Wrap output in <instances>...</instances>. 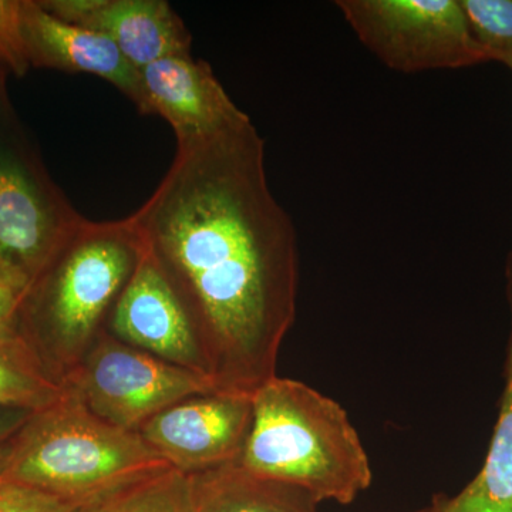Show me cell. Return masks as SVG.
Here are the masks:
<instances>
[{"instance_id":"6da1fadb","label":"cell","mask_w":512,"mask_h":512,"mask_svg":"<svg viewBox=\"0 0 512 512\" xmlns=\"http://www.w3.org/2000/svg\"><path fill=\"white\" fill-rule=\"evenodd\" d=\"M130 217L183 306L218 392L252 396L276 376L295 322L299 254L249 116L177 146L163 181Z\"/></svg>"},{"instance_id":"7a4b0ae2","label":"cell","mask_w":512,"mask_h":512,"mask_svg":"<svg viewBox=\"0 0 512 512\" xmlns=\"http://www.w3.org/2000/svg\"><path fill=\"white\" fill-rule=\"evenodd\" d=\"M146 254L133 218H82L30 282L20 302V333L60 383L106 332L117 299Z\"/></svg>"},{"instance_id":"3957f363","label":"cell","mask_w":512,"mask_h":512,"mask_svg":"<svg viewBox=\"0 0 512 512\" xmlns=\"http://www.w3.org/2000/svg\"><path fill=\"white\" fill-rule=\"evenodd\" d=\"M237 464L319 504H352L373 480L366 448L342 404L278 375L252 394L251 429Z\"/></svg>"},{"instance_id":"277c9868","label":"cell","mask_w":512,"mask_h":512,"mask_svg":"<svg viewBox=\"0 0 512 512\" xmlns=\"http://www.w3.org/2000/svg\"><path fill=\"white\" fill-rule=\"evenodd\" d=\"M168 468L140 434L101 420L64 384L56 402L29 413L16 431L0 478L94 500Z\"/></svg>"},{"instance_id":"5b68a950","label":"cell","mask_w":512,"mask_h":512,"mask_svg":"<svg viewBox=\"0 0 512 512\" xmlns=\"http://www.w3.org/2000/svg\"><path fill=\"white\" fill-rule=\"evenodd\" d=\"M0 64V281L28 288L80 220L9 99Z\"/></svg>"},{"instance_id":"8992f818","label":"cell","mask_w":512,"mask_h":512,"mask_svg":"<svg viewBox=\"0 0 512 512\" xmlns=\"http://www.w3.org/2000/svg\"><path fill=\"white\" fill-rule=\"evenodd\" d=\"M350 28L390 69H461L490 62L458 0H339Z\"/></svg>"},{"instance_id":"52a82bcc","label":"cell","mask_w":512,"mask_h":512,"mask_svg":"<svg viewBox=\"0 0 512 512\" xmlns=\"http://www.w3.org/2000/svg\"><path fill=\"white\" fill-rule=\"evenodd\" d=\"M63 384L101 420L136 433L173 404L218 392L210 377L133 348L107 330Z\"/></svg>"},{"instance_id":"ba28073f","label":"cell","mask_w":512,"mask_h":512,"mask_svg":"<svg viewBox=\"0 0 512 512\" xmlns=\"http://www.w3.org/2000/svg\"><path fill=\"white\" fill-rule=\"evenodd\" d=\"M251 420L252 396L211 392L173 404L138 434L174 470L192 476L237 463Z\"/></svg>"},{"instance_id":"9c48e42d","label":"cell","mask_w":512,"mask_h":512,"mask_svg":"<svg viewBox=\"0 0 512 512\" xmlns=\"http://www.w3.org/2000/svg\"><path fill=\"white\" fill-rule=\"evenodd\" d=\"M137 109L173 127L177 146L212 136L248 114L231 100L210 64L190 56L157 60L138 69Z\"/></svg>"},{"instance_id":"30bf717a","label":"cell","mask_w":512,"mask_h":512,"mask_svg":"<svg viewBox=\"0 0 512 512\" xmlns=\"http://www.w3.org/2000/svg\"><path fill=\"white\" fill-rule=\"evenodd\" d=\"M106 330L133 348L210 377L183 306L148 254L117 299Z\"/></svg>"},{"instance_id":"8fae6325","label":"cell","mask_w":512,"mask_h":512,"mask_svg":"<svg viewBox=\"0 0 512 512\" xmlns=\"http://www.w3.org/2000/svg\"><path fill=\"white\" fill-rule=\"evenodd\" d=\"M55 18L109 37L136 69L191 55V35L165 0H42Z\"/></svg>"},{"instance_id":"7c38bea8","label":"cell","mask_w":512,"mask_h":512,"mask_svg":"<svg viewBox=\"0 0 512 512\" xmlns=\"http://www.w3.org/2000/svg\"><path fill=\"white\" fill-rule=\"evenodd\" d=\"M23 33L30 66L93 74L137 104L138 70L109 37L55 18L37 0H23Z\"/></svg>"},{"instance_id":"4fadbf2b","label":"cell","mask_w":512,"mask_h":512,"mask_svg":"<svg viewBox=\"0 0 512 512\" xmlns=\"http://www.w3.org/2000/svg\"><path fill=\"white\" fill-rule=\"evenodd\" d=\"M190 480V512H319L311 495L256 477L237 463L192 474Z\"/></svg>"},{"instance_id":"5bb4252c","label":"cell","mask_w":512,"mask_h":512,"mask_svg":"<svg viewBox=\"0 0 512 512\" xmlns=\"http://www.w3.org/2000/svg\"><path fill=\"white\" fill-rule=\"evenodd\" d=\"M504 379L500 413L483 467L454 497L437 495L441 512H512V332Z\"/></svg>"},{"instance_id":"9a60e30c","label":"cell","mask_w":512,"mask_h":512,"mask_svg":"<svg viewBox=\"0 0 512 512\" xmlns=\"http://www.w3.org/2000/svg\"><path fill=\"white\" fill-rule=\"evenodd\" d=\"M63 392L25 338L0 345V410L39 412Z\"/></svg>"},{"instance_id":"2e32d148","label":"cell","mask_w":512,"mask_h":512,"mask_svg":"<svg viewBox=\"0 0 512 512\" xmlns=\"http://www.w3.org/2000/svg\"><path fill=\"white\" fill-rule=\"evenodd\" d=\"M191 480L174 468L128 484L84 512H190Z\"/></svg>"},{"instance_id":"e0dca14e","label":"cell","mask_w":512,"mask_h":512,"mask_svg":"<svg viewBox=\"0 0 512 512\" xmlns=\"http://www.w3.org/2000/svg\"><path fill=\"white\" fill-rule=\"evenodd\" d=\"M490 62L512 53V0H458Z\"/></svg>"},{"instance_id":"ac0fdd59","label":"cell","mask_w":512,"mask_h":512,"mask_svg":"<svg viewBox=\"0 0 512 512\" xmlns=\"http://www.w3.org/2000/svg\"><path fill=\"white\" fill-rule=\"evenodd\" d=\"M101 498L104 497L72 500L32 485L0 478V512H84Z\"/></svg>"},{"instance_id":"d6986e66","label":"cell","mask_w":512,"mask_h":512,"mask_svg":"<svg viewBox=\"0 0 512 512\" xmlns=\"http://www.w3.org/2000/svg\"><path fill=\"white\" fill-rule=\"evenodd\" d=\"M0 64L18 79L32 67L23 33V0H0Z\"/></svg>"},{"instance_id":"ffe728a7","label":"cell","mask_w":512,"mask_h":512,"mask_svg":"<svg viewBox=\"0 0 512 512\" xmlns=\"http://www.w3.org/2000/svg\"><path fill=\"white\" fill-rule=\"evenodd\" d=\"M25 289L0 281V345L23 338L19 329V308Z\"/></svg>"},{"instance_id":"44dd1931","label":"cell","mask_w":512,"mask_h":512,"mask_svg":"<svg viewBox=\"0 0 512 512\" xmlns=\"http://www.w3.org/2000/svg\"><path fill=\"white\" fill-rule=\"evenodd\" d=\"M28 414L26 412H15V410H0V476L5 471L10 443H12L16 431L22 426Z\"/></svg>"},{"instance_id":"7402d4cb","label":"cell","mask_w":512,"mask_h":512,"mask_svg":"<svg viewBox=\"0 0 512 512\" xmlns=\"http://www.w3.org/2000/svg\"><path fill=\"white\" fill-rule=\"evenodd\" d=\"M414 512H441L439 501H437V497L434 498L433 503L429 505V507L423 508V510H417Z\"/></svg>"},{"instance_id":"603a6c76","label":"cell","mask_w":512,"mask_h":512,"mask_svg":"<svg viewBox=\"0 0 512 512\" xmlns=\"http://www.w3.org/2000/svg\"><path fill=\"white\" fill-rule=\"evenodd\" d=\"M498 62L505 64V66H507L512 72V53H508V55L501 57Z\"/></svg>"}]
</instances>
